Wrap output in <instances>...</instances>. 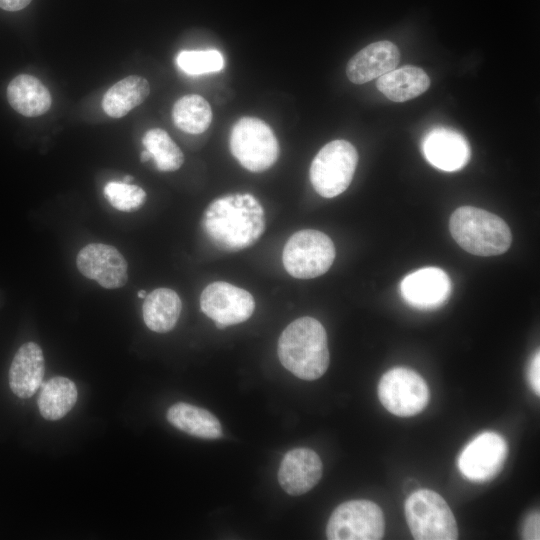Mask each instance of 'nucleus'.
Here are the masks:
<instances>
[{
  "instance_id": "nucleus-1",
  "label": "nucleus",
  "mask_w": 540,
  "mask_h": 540,
  "mask_svg": "<svg viewBox=\"0 0 540 540\" xmlns=\"http://www.w3.org/2000/svg\"><path fill=\"white\" fill-rule=\"evenodd\" d=\"M201 227L215 248L226 252L240 251L255 244L264 233V208L249 193L223 195L205 209Z\"/></svg>"
},
{
  "instance_id": "nucleus-2",
  "label": "nucleus",
  "mask_w": 540,
  "mask_h": 540,
  "mask_svg": "<svg viewBox=\"0 0 540 540\" xmlns=\"http://www.w3.org/2000/svg\"><path fill=\"white\" fill-rule=\"evenodd\" d=\"M277 353L281 364L303 380L320 378L329 366L327 334L312 317L291 322L281 333Z\"/></svg>"
},
{
  "instance_id": "nucleus-3",
  "label": "nucleus",
  "mask_w": 540,
  "mask_h": 540,
  "mask_svg": "<svg viewBox=\"0 0 540 540\" xmlns=\"http://www.w3.org/2000/svg\"><path fill=\"white\" fill-rule=\"evenodd\" d=\"M449 229L461 248L477 256L500 255L512 242L511 231L504 220L472 206L456 209L450 217Z\"/></svg>"
},
{
  "instance_id": "nucleus-4",
  "label": "nucleus",
  "mask_w": 540,
  "mask_h": 540,
  "mask_svg": "<svg viewBox=\"0 0 540 540\" xmlns=\"http://www.w3.org/2000/svg\"><path fill=\"white\" fill-rule=\"evenodd\" d=\"M229 147L241 166L251 172L269 169L279 157V143L273 130L256 117H242L235 122Z\"/></svg>"
},
{
  "instance_id": "nucleus-5",
  "label": "nucleus",
  "mask_w": 540,
  "mask_h": 540,
  "mask_svg": "<svg viewBox=\"0 0 540 540\" xmlns=\"http://www.w3.org/2000/svg\"><path fill=\"white\" fill-rule=\"evenodd\" d=\"M405 515L412 536L417 540H454L458 528L453 512L438 493L421 489L405 502Z\"/></svg>"
},
{
  "instance_id": "nucleus-6",
  "label": "nucleus",
  "mask_w": 540,
  "mask_h": 540,
  "mask_svg": "<svg viewBox=\"0 0 540 540\" xmlns=\"http://www.w3.org/2000/svg\"><path fill=\"white\" fill-rule=\"evenodd\" d=\"M358 153L348 141L338 139L324 145L314 157L309 171L315 191L324 198L343 193L350 185Z\"/></svg>"
},
{
  "instance_id": "nucleus-7",
  "label": "nucleus",
  "mask_w": 540,
  "mask_h": 540,
  "mask_svg": "<svg viewBox=\"0 0 540 540\" xmlns=\"http://www.w3.org/2000/svg\"><path fill=\"white\" fill-rule=\"evenodd\" d=\"M335 259L332 240L323 232L303 229L294 233L283 248L285 270L294 278L311 279L326 273Z\"/></svg>"
},
{
  "instance_id": "nucleus-8",
  "label": "nucleus",
  "mask_w": 540,
  "mask_h": 540,
  "mask_svg": "<svg viewBox=\"0 0 540 540\" xmlns=\"http://www.w3.org/2000/svg\"><path fill=\"white\" fill-rule=\"evenodd\" d=\"M384 529V515L376 503L350 500L333 511L326 536L330 540H378L383 537Z\"/></svg>"
},
{
  "instance_id": "nucleus-9",
  "label": "nucleus",
  "mask_w": 540,
  "mask_h": 540,
  "mask_svg": "<svg viewBox=\"0 0 540 540\" xmlns=\"http://www.w3.org/2000/svg\"><path fill=\"white\" fill-rule=\"evenodd\" d=\"M429 389L415 371L396 367L387 371L378 384V397L392 414L410 417L420 413L429 401Z\"/></svg>"
},
{
  "instance_id": "nucleus-10",
  "label": "nucleus",
  "mask_w": 540,
  "mask_h": 540,
  "mask_svg": "<svg viewBox=\"0 0 540 540\" xmlns=\"http://www.w3.org/2000/svg\"><path fill=\"white\" fill-rule=\"evenodd\" d=\"M202 312L218 329L248 320L255 309L253 296L243 288L224 281L208 284L200 296Z\"/></svg>"
},
{
  "instance_id": "nucleus-11",
  "label": "nucleus",
  "mask_w": 540,
  "mask_h": 540,
  "mask_svg": "<svg viewBox=\"0 0 540 540\" xmlns=\"http://www.w3.org/2000/svg\"><path fill=\"white\" fill-rule=\"evenodd\" d=\"M506 456L504 438L495 432H484L463 449L458 458V468L467 479L483 482L500 472Z\"/></svg>"
},
{
  "instance_id": "nucleus-12",
  "label": "nucleus",
  "mask_w": 540,
  "mask_h": 540,
  "mask_svg": "<svg viewBox=\"0 0 540 540\" xmlns=\"http://www.w3.org/2000/svg\"><path fill=\"white\" fill-rule=\"evenodd\" d=\"M78 270L106 289L124 286L128 279V265L123 255L113 246L91 243L84 246L76 258Z\"/></svg>"
},
{
  "instance_id": "nucleus-13",
  "label": "nucleus",
  "mask_w": 540,
  "mask_h": 540,
  "mask_svg": "<svg viewBox=\"0 0 540 540\" xmlns=\"http://www.w3.org/2000/svg\"><path fill=\"white\" fill-rule=\"evenodd\" d=\"M399 289L402 298L410 306L418 309H435L449 298L451 281L444 270L425 267L405 276Z\"/></svg>"
},
{
  "instance_id": "nucleus-14",
  "label": "nucleus",
  "mask_w": 540,
  "mask_h": 540,
  "mask_svg": "<svg viewBox=\"0 0 540 540\" xmlns=\"http://www.w3.org/2000/svg\"><path fill=\"white\" fill-rule=\"evenodd\" d=\"M422 152L431 165L447 172L462 169L471 156L466 138L447 127H436L427 132L422 140Z\"/></svg>"
},
{
  "instance_id": "nucleus-15",
  "label": "nucleus",
  "mask_w": 540,
  "mask_h": 540,
  "mask_svg": "<svg viewBox=\"0 0 540 540\" xmlns=\"http://www.w3.org/2000/svg\"><path fill=\"white\" fill-rule=\"evenodd\" d=\"M322 476V462L318 454L309 448H294L283 457L278 481L283 490L292 496L311 490Z\"/></svg>"
},
{
  "instance_id": "nucleus-16",
  "label": "nucleus",
  "mask_w": 540,
  "mask_h": 540,
  "mask_svg": "<svg viewBox=\"0 0 540 540\" xmlns=\"http://www.w3.org/2000/svg\"><path fill=\"white\" fill-rule=\"evenodd\" d=\"M400 60L397 46L390 41L371 43L347 63L346 74L354 84H364L396 68Z\"/></svg>"
},
{
  "instance_id": "nucleus-17",
  "label": "nucleus",
  "mask_w": 540,
  "mask_h": 540,
  "mask_svg": "<svg viewBox=\"0 0 540 540\" xmlns=\"http://www.w3.org/2000/svg\"><path fill=\"white\" fill-rule=\"evenodd\" d=\"M45 361L42 349L34 342L23 344L16 352L9 369L12 392L23 399L35 394L42 384Z\"/></svg>"
},
{
  "instance_id": "nucleus-18",
  "label": "nucleus",
  "mask_w": 540,
  "mask_h": 540,
  "mask_svg": "<svg viewBox=\"0 0 540 540\" xmlns=\"http://www.w3.org/2000/svg\"><path fill=\"white\" fill-rule=\"evenodd\" d=\"M7 99L15 111L27 117L46 113L52 104L46 86L36 77L27 74L18 75L9 83Z\"/></svg>"
},
{
  "instance_id": "nucleus-19",
  "label": "nucleus",
  "mask_w": 540,
  "mask_h": 540,
  "mask_svg": "<svg viewBox=\"0 0 540 540\" xmlns=\"http://www.w3.org/2000/svg\"><path fill=\"white\" fill-rule=\"evenodd\" d=\"M430 86L427 73L420 67L405 65L378 77L377 89L393 102H405L423 94Z\"/></svg>"
},
{
  "instance_id": "nucleus-20",
  "label": "nucleus",
  "mask_w": 540,
  "mask_h": 540,
  "mask_svg": "<svg viewBox=\"0 0 540 540\" xmlns=\"http://www.w3.org/2000/svg\"><path fill=\"white\" fill-rule=\"evenodd\" d=\"M181 309V299L174 290L164 287L157 288L144 298L143 320L150 330L166 333L175 327Z\"/></svg>"
},
{
  "instance_id": "nucleus-21",
  "label": "nucleus",
  "mask_w": 540,
  "mask_h": 540,
  "mask_svg": "<svg viewBox=\"0 0 540 540\" xmlns=\"http://www.w3.org/2000/svg\"><path fill=\"white\" fill-rule=\"evenodd\" d=\"M168 422L177 429L202 439H218L222 427L215 415L185 402L172 405L166 414Z\"/></svg>"
},
{
  "instance_id": "nucleus-22",
  "label": "nucleus",
  "mask_w": 540,
  "mask_h": 540,
  "mask_svg": "<svg viewBox=\"0 0 540 540\" xmlns=\"http://www.w3.org/2000/svg\"><path fill=\"white\" fill-rule=\"evenodd\" d=\"M149 93L150 85L144 77L130 75L108 89L102 99V108L108 116L121 118L142 104Z\"/></svg>"
},
{
  "instance_id": "nucleus-23",
  "label": "nucleus",
  "mask_w": 540,
  "mask_h": 540,
  "mask_svg": "<svg viewBox=\"0 0 540 540\" xmlns=\"http://www.w3.org/2000/svg\"><path fill=\"white\" fill-rule=\"evenodd\" d=\"M77 395L72 380L62 376L49 379L42 386L38 398L41 416L51 421L63 418L75 405Z\"/></svg>"
},
{
  "instance_id": "nucleus-24",
  "label": "nucleus",
  "mask_w": 540,
  "mask_h": 540,
  "mask_svg": "<svg viewBox=\"0 0 540 540\" xmlns=\"http://www.w3.org/2000/svg\"><path fill=\"white\" fill-rule=\"evenodd\" d=\"M172 120L177 128L189 134L205 132L212 121V109L208 101L198 94L179 98L172 108Z\"/></svg>"
},
{
  "instance_id": "nucleus-25",
  "label": "nucleus",
  "mask_w": 540,
  "mask_h": 540,
  "mask_svg": "<svg viewBox=\"0 0 540 540\" xmlns=\"http://www.w3.org/2000/svg\"><path fill=\"white\" fill-rule=\"evenodd\" d=\"M159 171L178 170L184 163V154L169 134L161 128L149 129L142 139Z\"/></svg>"
},
{
  "instance_id": "nucleus-26",
  "label": "nucleus",
  "mask_w": 540,
  "mask_h": 540,
  "mask_svg": "<svg viewBox=\"0 0 540 540\" xmlns=\"http://www.w3.org/2000/svg\"><path fill=\"white\" fill-rule=\"evenodd\" d=\"M176 62L182 71L190 75L218 72L224 66L223 55L214 49L181 51Z\"/></svg>"
},
{
  "instance_id": "nucleus-27",
  "label": "nucleus",
  "mask_w": 540,
  "mask_h": 540,
  "mask_svg": "<svg viewBox=\"0 0 540 540\" xmlns=\"http://www.w3.org/2000/svg\"><path fill=\"white\" fill-rule=\"evenodd\" d=\"M104 195L115 209L123 212L137 211L146 201V193L141 187L125 182H108Z\"/></svg>"
},
{
  "instance_id": "nucleus-28",
  "label": "nucleus",
  "mask_w": 540,
  "mask_h": 540,
  "mask_svg": "<svg viewBox=\"0 0 540 540\" xmlns=\"http://www.w3.org/2000/svg\"><path fill=\"white\" fill-rule=\"evenodd\" d=\"M539 523H540L539 513L538 512L531 513L527 517L523 525V530H522L523 538L538 540L540 538L539 537V531H540Z\"/></svg>"
},
{
  "instance_id": "nucleus-29",
  "label": "nucleus",
  "mask_w": 540,
  "mask_h": 540,
  "mask_svg": "<svg viewBox=\"0 0 540 540\" xmlns=\"http://www.w3.org/2000/svg\"><path fill=\"white\" fill-rule=\"evenodd\" d=\"M529 382L534 392L540 394V354L537 352L530 362Z\"/></svg>"
},
{
  "instance_id": "nucleus-30",
  "label": "nucleus",
  "mask_w": 540,
  "mask_h": 540,
  "mask_svg": "<svg viewBox=\"0 0 540 540\" xmlns=\"http://www.w3.org/2000/svg\"><path fill=\"white\" fill-rule=\"evenodd\" d=\"M31 0H0V8L6 11H18L29 5Z\"/></svg>"
},
{
  "instance_id": "nucleus-31",
  "label": "nucleus",
  "mask_w": 540,
  "mask_h": 540,
  "mask_svg": "<svg viewBox=\"0 0 540 540\" xmlns=\"http://www.w3.org/2000/svg\"><path fill=\"white\" fill-rule=\"evenodd\" d=\"M152 158L151 154L149 151H147L146 149L143 150L140 154V160L141 162H147L148 160H150Z\"/></svg>"
},
{
  "instance_id": "nucleus-32",
  "label": "nucleus",
  "mask_w": 540,
  "mask_h": 540,
  "mask_svg": "<svg viewBox=\"0 0 540 540\" xmlns=\"http://www.w3.org/2000/svg\"><path fill=\"white\" fill-rule=\"evenodd\" d=\"M147 295V292L145 290H139L137 293V296L141 299H144Z\"/></svg>"
},
{
  "instance_id": "nucleus-33",
  "label": "nucleus",
  "mask_w": 540,
  "mask_h": 540,
  "mask_svg": "<svg viewBox=\"0 0 540 540\" xmlns=\"http://www.w3.org/2000/svg\"><path fill=\"white\" fill-rule=\"evenodd\" d=\"M133 179H134V178H133L132 176L126 175V176L123 178V182H125V183H130V182L133 181Z\"/></svg>"
}]
</instances>
